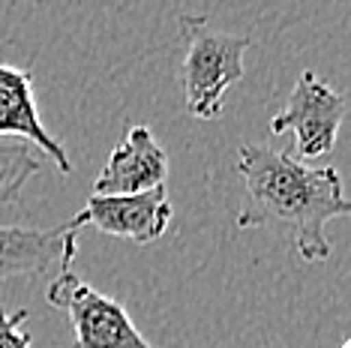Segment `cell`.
I'll use <instances>...</instances> for the list:
<instances>
[{
    "mask_svg": "<svg viewBox=\"0 0 351 348\" xmlns=\"http://www.w3.org/2000/svg\"><path fill=\"white\" fill-rule=\"evenodd\" d=\"M237 171L243 177L237 228H285L303 261L322 264L330 258L327 223L351 210L337 169L298 162L265 145H243Z\"/></svg>",
    "mask_w": 351,
    "mask_h": 348,
    "instance_id": "obj_1",
    "label": "cell"
},
{
    "mask_svg": "<svg viewBox=\"0 0 351 348\" xmlns=\"http://www.w3.org/2000/svg\"><path fill=\"white\" fill-rule=\"evenodd\" d=\"M183 60L180 90L186 114L210 121L222 112L226 93L243 78V54L252 45L250 34H231L207 21V15H180Z\"/></svg>",
    "mask_w": 351,
    "mask_h": 348,
    "instance_id": "obj_2",
    "label": "cell"
},
{
    "mask_svg": "<svg viewBox=\"0 0 351 348\" xmlns=\"http://www.w3.org/2000/svg\"><path fill=\"white\" fill-rule=\"evenodd\" d=\"M45 300L69 319L75 348H154L138 334L130 312L114 297L84 282L73 267H60L45 291Z\"/></svg>",
    "mask_w": 351,
    "mask_h": 348,
    "instance_id": "obj_3",
    "label": "cell"
},
{
    "mask_svg": "<svg viewBox=\"0 0 351 348\" xmlns=\"http://www.w3.org/2000/svg\"><path fill=\"white\" fill-rule=\"evenodd\" d=\"M348 102L339 90L324 84L322 78L309 69H303L294 82L289 102L282 112L274 114L270 132L282 136L294 132V147L303 160H318L337 147L339 126L346 121Z\"/></svg>",
    "mask_w": 351,
    "mask_h": 348,
    "instance_id": "obj_4",
    "label": "cell"
},
{
    "mask_svg": "<svg viewBox=\"0 0 351 348\" xmlns=\"http://www.w3.org/2000/svg\"><path fill=\"white\" fill-rule=\"evenodd\" d=\"M169 223H171V201L165 195V186H159L141 195H90L87 204L66 225L73 232L93 225L102 234L123 237V240L147 247V243H154L165 234Z\"/></svg>",
    "mask_w": 351,
    "mask_h": 348,
    "instance_id": "obj_5",
    "label": "cell"
},
{
    "mask_svg": "<svg viewBox=\"0 0 351 348\" xmlns=\"http://www.w3.org/2000/svg\"><path fill=\"white\" fill-rule=\"evenodd\" d=\"M169 153L150 132V126L135 123L123 141L111 150L106 169L93 180V195H141L165 186Z\"/></svg>",
    "mask_w": 351,
    "mask_h": 348,
    "instance_id": "obj_6",
    "label": "cell"
},
{
    "mask_svg": "<svg viewBox=\"0 0 351 348\" xmlns=\"http://www.w3.org/2000/svg\"><path fill=\"white\" fill-rule=\"evenodd\" d=\"M78 256V232L66 223L58 228L0 225V282L36 276L51 264L73 267Z\"/></svg>",
    "mask_w": 351,
    "mask_h": 348,
    "instance_id": "obj_7",
    "label": "cell"
},
{
    "mask_svg": "<svg viewBox=\"0 0 351 348\" xmlns=\"http://www.w3.org/2000/svg\"><path fill=\"white\" fill-rule=\"evenodd\" d=\"M6 136L36 145L60 174L73 171V160L66 156L63 145L39 121L34 99V75L27 69L0 63V138Z\"/></svg>",
    "mask_w": 351,
    "mask_h": 348,
    "instance_id": "obj_8",
    "label": "cell"
},
{
    "mask_svg": "<svg viewBox=\"0 0 351 348\" xmlns=\"http://www.w3.org/2000/svg\"><path fill=\"white\" fill-rule=\"evenodd\" d=\"M39 171L36 153L21 141L0 138V204H15L21 189Z\"/></svg>",
    "mask_w": 351,
    "mask_h": 348,
    "instance_id": "obj_9",
    "label": "cell"
},
{
    "mask_svg": "<svg viewBox=\"0 0 351 348\" xmlns=\"http://www.w3.org/2000/svg\"><path fill=\"white\" fill-rule=\"evenodd\" d=\"M27 321V310L6 312L0 306V348H34L27 330H21V324Z\"/></svg>",
    "mask_w": 351,
    "mask_h": 348,
    "instance_id": "obj_10",
    "label": "cell"
}]
</instances>
